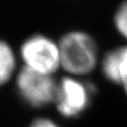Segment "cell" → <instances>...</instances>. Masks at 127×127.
Returning a JSON list of instances; mask_svg holds the SVG:
<instances>
[{
	"instance_id": "3",
	"label": "cell",
	"mask_w": 127,
	"mask_h": 127,
	"mask_svg": "<svg viewBox=\"0 0 127 127\" xmlns=\"http://www.w3.org/2000/svg\"><path fill=\"white\" fill-rule=\"evenodd\" d=\"M19 54L25 68L39 73L53 75L61 67L58 43L45 35L28 37L22 42Z\"/></svg>"
},
{
	"instance_id": "2",
	"label": "cell",
	"mask_w": 127,
	"mask_h": 127,
	"mask_svg": "<svg viewBox=\"0 0 127 127\" xmlns=\"http://www.w3.org/2000/svg\"><path fill=\"white\" fill-rule=\"evenodd\" d=\"M15 84L20 98L33 108L47 106L55 101L57 84L53 75L22 67L16 73Z\"/></svg>"
},
{
	"instance_id": "6",
	"label": "cell",
	"mask_w": 127,
	"mask_h": 127,
	"mask_svg": "<svg viewBox=\"0 0 127 127\" xmlns=\"http://www.w3.org/2000/svg\"><path fill=\"white\" fill-rule=\"evenodd\" d=\"M16 54L9 42L0 39V87L16 76Z\"/></svg>"
},
{
	"instance_id": "8",
	"label": "cell",
	"mask_w": 127,
	"mask_h": 127,
	"mask_svg": "<svg viewBox=\"0 0 127 127\" xmlns=\"http://www.w3.org/2000/svg\"><path fill=\"white\" fill-rule=\"evenodd\" d=\"M29 127H59L54 121L48 118H36L30 123Z\"/></svg>"
},
{
	"instance_id": "7",
	"label": "cell",
	"mask_w": 127,
	"mask_h": 127,
	"mask_svg": "<svg viewBox=\"0 0 127 127\" xmlns=\"http://www.w3.org/2000/svg\"><path fill=\"white\" fill-rule=\"evenodd\" d=\"M113 21L118 32L127 39V0L118 7Z\"/></svg>"
},
{
	"instance_id": "5",
	"label": "cell",
	"mask_w": 127,
	"mask_h": 127,
	"mask_svg": "<svg viewBox=\"0 0 127 127\" xmlns=\"http://www.w3.org/2000/svg\"><path fill=\"white\" fill-rule=\"evenodd\" d=\"M102 71L108 81L121 86L127 95V46L109 51L103 58Z\"/></svg>"
},
{
	"instance_id": "4",
	"label": "cell",
	"mask_w": 127,
	"mask_h": 127,
	"mask_svg": "<svg viewBox=\"0 0 127 127\" xmlns=\"http://www.w3.org/2000/svg\"><path fill=\"white\" fill-rule=\"evenodd\" d=\"M90 103V92L81 81L66 76L57 84L54 104L63 117L76 118L87 109Z\"/></svg>"
},
{
	"instance_id": "1",
	"label": "cell",
	"mask_w": 127,
	"mask_h": 127,
	"mask_svg": "<svg viewBox=\"0 0 127 127\" xmlns=\"http://www.w3.org/2000/svg\"><path fill=\"white\" fill-rule=\"evenodd\" d=\"M61 67L71 75H85L96 67L97 46L89 34L81 31L69 32L58 42Z\"/></svg>"
}]
</instances>
